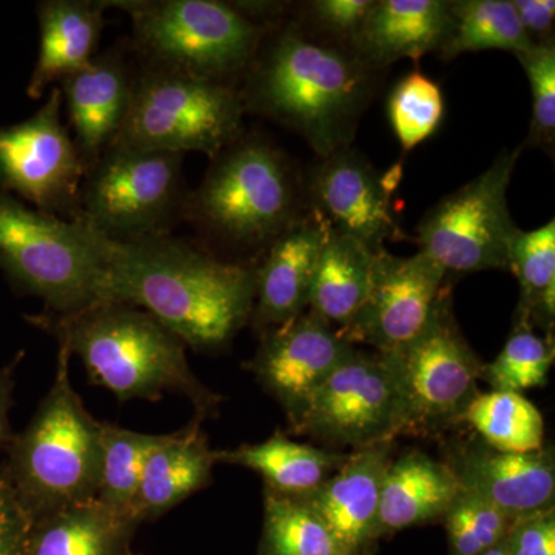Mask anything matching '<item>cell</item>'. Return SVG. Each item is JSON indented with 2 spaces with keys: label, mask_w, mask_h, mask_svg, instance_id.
Returning <instances> with one entry per match:
<instances>
[{
  "label": "cell",
  "mask_w": 555,
  "mask_h": 555,
  "mask_svg": "<svg viewBox=\"0 0 555 555\" xmlns=\"http://www.w3.org/2000/svg\"><path fill=\"white\" fill-rule=\"evenodd\" d=\"M61 109L54 87L30 118L0 127V189L43 214L75 219L87 170Z\"/></svg>",
  "instance_id": "13"
},
{
  "label": "cell",
  "mask_w": 555,
  "mask_h": 555,
  "mask_svg": "<svg viewBox=\"0 0 555 555\" xmlns=\"http://www.w3.org/2000/svg\"><path fill=\"white\" fill-rule=\"evenodd\" d=\"M347 455L291 440L281 430L261 443L215 451L217 465L255 470L264 480V488L292 496L309 494L323 485L345 465Z\"/></svg>",
  "instance_id": "26"
},
{
  "label": "cell",
  "mask_w": 555,
  "mask_h": 555,
  "mask_svg": "<svg viewBox=\"0 0 555 555\" xmlns=\"http://www.w3.org/2000/svg\"><path fill=\"white\" fill-rule=\"evenodd\" d=\"M514 518L480 496L462 491L444 514L449 555H483L502 543Z\"/></svg>",
  "instance_id": "35"
},
{
  "label": "cell",
  "mask_w": 555,
  "mask_h": 555,
  "mask_svg": "<svg viewBox=\"0 0 555 555\" xmlns=\"http://www.w3.org/2000/svg\"><path fill=\"white\" fill-rule=\"evenodd\" d=\"M158 440L159 436L155 434L134 433L109 423H101L96 499L116 513L131 517V506L137 499L145 460Z\"/></svg>",
  "instance_id": "32"
},
{
  "label": "cell",
  "mask_w": 555,
  "mask_h": 555,
  "mask_svg": "<svg viewBox=\"0 0 555 555\" xmlns=\"http://www.w3.org/2000/svg\"><path fill=\"white\" fill-rule=\"evenodd\" d=\"M449 276L423 254L401 258L386 248L375 255L371 287L363 306L339 335L356 346L393 352L414 341L451 295Z\"/></svg>",
  "instance_id": "14"
},
{
  "label": "cell",
  "mask_w": 555,
  "mask_h": 555,
  "mask_svg": "<svg viewBox=\"0 0 555 555\" xmlns=\"http://www.w3.org/2000/svg\"><path fill=\"white\" fill-rule=\"evenodd\" d=\"M507 555H555V509L514 518L505 540Z\"/></svg>",
  "instance_id": "38"
},
{
  "label": "cell",
  "mask_w": 555,
  "mask_h": 555,
  "mask_svg": "<svg viewBox=\"0 0 555 555\" xmlns=\"http://www.w3.org/2000/svg\"><path fill=\"white\" fill-rule=\"evenodd\" d=\"M301 214L297 171L261 137H240L214 156L181 210L201 232L241 248H268Z\"/></svg>",
  "instance_id": "5"
},
{
  "label": "cell",
  "mask_w": 555,
  "mask_h": 555,
  "mask_svg": "<svg viewBox=\"0 0 555 555\" xmlns=\"http://www.w3.org/2000/svg\"><path fill=\"white\" fill-rule=\"evenodd\" d=\"M452 27L451 2L377 0L352 42V53L371 69L443 49Z\"/></svg>",
  "instance_id": "21"
},
{
  "label": "cell",
  "mask_w": 555,
  "mask_h": 555,
  "mask_svg": "<svg viewBox=\"0 0 555 555\" xmlns=\"http://www.w3.org/2000/svg\"><path fill=\"white\" fill-rule=\"evenodd\" d=\"M134 46L153 67L229 83L247 73L266 27L250 7L218 0H118Z\"/></svg>",
  "instance_id": "7"
},
{
  "label": "cell",
  "mask_w": 555,
  "mask_h": 555,
  "mask_svg": "<svg viewBox=\"0 0 555 555\" xmlns=\"http://www.w3.org/2000/svg\"><path fill=\"white\" fill-rule=\"evenodd\" d=\"M292 430L352 452L393 443L403 434V401L389 357L377 350H353L320 387Z\"/></svg>",
  "instance_id": "12"
},
{
  "label": "cell",
  "mask_w": 555,
  "mask_h": 555,
  "mask_svg": "<svg viewBox=\"0 0 555 555\" xmlns=\"http://www.w3.org/2000/svg\"><path fill=\"white\" fill-rule=\"evenodd\" d=\"M520 284L516 321L553 331L555 318V221L518 229L509 250V269Z\"/></svg>",
  "instance_id": "28"
},
{
  "label": "cell",
  "mask_w": 555,
  "mask_h": 555,
  "mask_svg": "<svg viewBox=\"0 0 555 555\" xmlns=\"http://www.w3.org/2000/svg\"><path fill=\"white\" fill-rule=\"evenodd\" d=\"M356 349L337 327L308 309L262 332L261 345L248 369L294 427L320 387Z\"/></svg>",
  "instance_id": "15"
},
{
  "label": "cell",
  "mask_w": 555,
  "mask_h": 555,
  "mask_svg": "<svg viewBox=\"0 0 555 555\" xmlns=\"http://www.w3.org/2000/svg\"><path fill=\"white\" fill-rule=\"evenodd\" d=\"M387 109L393 133L409 152L436 133L443 118V94L437 82L415 69L397 83Z\"/></svg>",
  "instance_id": "34"
},
{
  "label": "cell",
  "mask_w": 555,
  "mask_h": 555,
  "mask_svg": "<svg viewBox=\"0 0 555 555\" xmlns=\"http://www.w3.org/2000/svg\"><path fill=\"white\" fill-rule=\"evenodd\" d=\"M375 255L360 241L332 230L318 259L308 309L338 331L349 326L367 297Z\"/></svg>",
  "instance_id": "27"
},
{
  "label": "cell",
  "mask_w": 555,
  "mask_h": 555,
  "mask_svg": "<svg viewBox=\"0 0 555 555\" xmlns=\"http://www.w3.org/2000/svg\"><path fill=\"white\" fill-rule=\"evenodd\" d=\"M98 236L107 301L145 310L185 346L219 349L251 320L257 269L222 261L169 233L124 241Z\"/></svg>",
  "instance_id": "1"
},
{
  "label": "cell",
  "mask_w": 555,
  "mask_h": 555,
  "mask_svg": "<svg viewBox=\"0 0 555 555\" xmlns=\"http://www.w3.org/2000/svg\"><path fill=\"white\" fill-rule=\"evenodd\" d=\"M0 270L50 315H72L107 301V268L96 230L25 206L0 189Z\"/></svg>",
  "instance_id": "6"
},
{
  "label": "cell",
  "mask_w": 555,
  "mask_h": 555,
  "mask_svg": "<svg viewBox=\"0 0 555 555\" xmlns=\"http://www.w3.org/2000/svg\"><path fill=\"white\" fill-rule=\"evenodd\" d=\"M398 179V169L379 175L356 150L343 147L313 169L309 192L334 232L378 251L403 236L390 203Z\"/></svg>",
  "instance_id": "16"
},
{
  "label": "cell",
  "mask_w": 555,
  "mask_h": 555,
  "mask_svg": "<svg viewBox=\"0 0 555 555\" xmlns=\"http://www.w3.org/2000/svg\"><path fill=\"white\" fill-rule=\"evenodd\" d=\"M451 295L429 326L389 357L403 401V434L429 436L462 422L476 398L485 363L452 313Z\"/></svg>",
  "instance_id": "11"
},
{
  "label": "cell",
  "mask_w": 555,
  "mask_h": 555,
  "mask_svg": "<svg viewBox=\"0 0 555 555\" xmlns=\"http://www.w3.org/2000/svg\"><path fill=\"white\" fill-rule=\"evenodd\" d=\"M372 69L297 25L280 30L246 73L244 108L298 131L321 158L349 147Z\"/></svg>",
  "instance_id": "2"
},
{
  "label": "cell",
  "mask_w": 555,
  "mask_h": 555,
  "mask_svg": "<svg viewBox=\"0 0 555 555\" xmlns=\"http://www.w3.org/2000/svg\"><path fill=\"white\" fill-rule=\"evenodd\" d=\"M462 422L495 451L537 452L545 448V422L524 393L478 392Z\"/></svg>",
  "instance_id": "29"
},
{
  "label": "cell",
  "mask_w": 555,
  "mask_h": 555,
  "mask_svg": "<svg viewBox=\"0 0 555 555\" xmlns=\"http://www.w3.org/2000/svg\"><path fill=\"white\" fill-rule=\"evenodd\" d=\"M215 465V451L198 416L184 429L160 434L145 460L131 517L141 525L169 513L207 488Z\"/></svg>",
  "instance_id": "22"
},
{
  "label": "cell",
  "mask_w": 555,
  "mask_h": 555,
  "mask_svg": "<svg viewBox=\"0 0 555 555\" xmlns=\"http://www.w3.org/2000/svg\"><path fill=\"white\" fill-rule=\"evenodd\" d=\"M182 156L109 145L87 170L78 217L112 240L167 233L181 215Z\"/></svg>",
  "instance_id": "9"
},
{
  "label": "cell",
  "mask_w": 555,
  "mask_h": 555,
  "mask_svg": "<svg viewBox=\"0 0 555 555\" xmlns=\"http://www.w3.org/2000/svg\"><path fill=\"white\" fill-rule=\"evenodd\" d=\"M241 91L184 73L153 67L131 82L129 109L112 145L217 156L241 137Z\"/></svg>",
  "instance_id": "8"
},
{
  "label": "cell",
  "mask_w": 555,
  "mask_h": 555,
  "mask_svg": "<svg viewBox=\"0 0 555 555\" xmlns=\"http://www.w3.org/2000/svg\"><path fill=\"white\" fill-rule=\"evenodd\" d=\"M375 0H317L309 3L310 20L320 30L352 46Z\"/></svg>",
  "instance_id": "37"
},
{
  "label": "cell",
  "mask_w": 555,
  "mask_h": 555,
  "mask_svg": "<svg viewBox=\"0 0 555 555\" xmlns=\"http://www.w3.org/2000/svg\"><path fill=\"white\" fill-rule=\"evenodd\" d=\"M138 526L100 500H86L38 518L25 555H131Z\"/></svg>",
  "instance_id": "25"
},
{
  "label": "cell",
  "mask_w": 555,
  "mask_h": 555,
  "mask_svg": "<svg viewBox=\"0 0 555 555\" xmlns=\"http://www.w3.org/2000/svg\"><path fill=\"white\" fill-rule=\"evenodd\" d=\"M30 321L78 356L91 383L105 387L120 403L178 393L188 398L201 420L219 404L217 393L193 374L188 346L145 310L100 301L72 315L47 313Z\"/></svg>",
  "instance_id": "3"
},
{
  "label": "cell",
  "mask_w": 555,
  "mask_h": 555,
  "mask_svg": "<svg viewBox=\"0 0 555 555\" xmlns=\"http://www.w3.org/2000/svg\"><path fill=\"white\" fill-rule=\"evenodd\" d=\"M483 555H507L505 543H499V545L492 547V550H489L488 553H485Z\"/></svg>",
  "instance_id": "42"
},
{
  "label": "cell",
  "mask_w": 555,
  "mask_h": 555,
  "mask_svg": "<svg viewBox=\"0 0 555 555\" xmlns=\"http://www.w3.org/2000/svg\"><path fill=\"white\" fill-rule=\"evenodd\" d=\"M463 488L447 463L409 449L390 460L379 499L378 535L443 520Z\"/></svg>",
  "instance_id": "23"
},
{
  "label": "cell",
  "mask_w": 555,
  "mask_h": 555,
  "mask_svg": "<svg viewBox=\"0 0 555 555\" xmlns=\"http://www.w3.org/2000/svg\"><path fill=\"white\" fill-rule=\"evenodd\" d=\"M521 27L535 43L553 39L554 0H511Z\"/></svg>",
  "instance_id": "40"
},
{
  "label": "cell",
  "mask_w": 555,
  "mask_h": 555,
  "mask_svg": "<svg viewBox=\"0 0 555 555\" xmlns=\"http://www.w3.org/2000/svg\"><path fill=\"white\" fill-rule=\"evenodd\" d=\"M24 352L17 353L5 366L0 367V448H9L11 438L10 412L14 404L16 389V371Z\"/></svg>",
  "instance_id": "41"
},
{
  "label": "cell",
  "mask_w": 555,
  "mask_h": 555,
  "mask_svg": "<svg viewBox=\"0 0 555 555\" xmlns=\"http://www.w3.org/2000/svg\"><path fill=\"white\" fill-rule=\"evenodd\" d=\"M447 465L463 491L480 496L517 518L554 507L555 460L553 448L537 452H502L470 441L452 449Z\"/></svg>",
  "instance_id": "17"
},
{
  "label": "cell",
  "mask_w": 555,
  "mask_h": 555,
  "mask_svg": "<svg viewBox=\"0 0 555 555\" xmlns=\"http://www.w3.org/2000/svg\"><path fill=\"white\" fill-rule=\"evenodd\" d=\"M451 33L441 49L447 60L483 50L518 54L535 43L521 27L511 0H459L451 2Z\"/></svg>",
  "instance_id": "30"
},
{
  "label": "cell",
  "mask_w": 555,
  "mask_h": 555,
  "mask_svg": "<svg viewBox=\"0 0 555 555\" xmlns=\"http://www.w3.org/2000/svg\"><path fill=\"white\" fill-rule=\"evenodd\" d=\"M261 555H345L324 521L299 496L264 488Z\"/></svg>",
  "instance_id": "31"
},
{
  "label": "cell",
  "mask_w": 555,
  "mask_h": 555,
  "mask_svg": "<svg viewBox=\"0 0 555 555\" xmlns=\"http://www.w3.org/2000/svg\"><path fill=\"white\" fill-rule=\"evenodd\" d=\"M133 76L118 51L94 57L89 67L60 82L73 141L86 170L115 142L129 109Z\"/></svg>",
  "instance_id": "20"
},
{
  "label": "cell",
  "mask_w": 555,
  "mask_h": 555,
  "mask_svg": "<svg viewBox=\"0 0 555 555\" xmlns=\"http://www.w3.org/2000/svg\"><path fill=\"white\" fill-rule=\"evenodd\" d=\"M392 460V443L358 449L323 485L301 495L345 555H372L379 540L383 478Z\"/></svg>",
  "instance_id": "18"
},
{
  "label": "cell",
  "mask_w": 555,
  "mask_h": 555,
  "mask_svg": "<svg viewBox=\"0 0 555 555\" xmlns=\"http://www.w3.org/2000/svg\"><path fill=\"white\" fill-rule=\"evenodd\" d=\"M69 358L60 345L53 385L27 427L11 438L2 469L35 520L96 499L101 423L72 385Z\"/></svg>",
  "instance_id": "4"
},
{
  "label": "cell",
  "mask_w": 555,
  "mask_h": 555,
  "mask_svg": "<svg viewBox=\"0 0 555 555\" xmlns=\"http://www.w3.org/2000/svg\"><path fill=\"white\" fill-rule=\"evenodd\" d=\"M331 232L327 219L312 207L266 248L251 313L257 331L281 326L308 310L318 259Z\"/></svg>",
  "instance_id": "19"
},
{
  "label": "cell",
  "mask_w": 555,
  "mask_h": 555,
  "mask_svg": "<svg viewBox=\"0 0 555 555\" xmlns=\"http://www.w3.org/2000/svg\"><path fill=\"white\" fill-rule=\"evenodd\" d=\"M521 149L506 150L483 173L444 196L418 225L420 254L449 276L509 269L518 228L507 207V189Z\"/></svg>",
  "instance_id": "10"
},
{
  "label": "cell",
  "mask_w": 555,
  "mask_h": 555,
  "mask_svg": "<svg viewBox=\"0 0 555 555\" xmlns=\"http://www.w3.org/2000/svg\"><path fill=\"white\" fill-rule=\"evenodd\" d=\"M555 358L553 335H539L518 323L494 361L485 364L481 379L495 392L525 393L546 385Z\"/></svg>",
  "instance_id": "33"
},
{
  "label": "cell",
  "mask_w": 555,
  "mask_h": 555,
  "mask_svg": "<svg viewBox=\"0 0 555 555\" xmlns=\"http://www.w3.org/2000/svg\"><path fill=\"white\" fill-rule=\"evenodd\" d=\"M528 76L532 94V122L529 142L553 145L555 137V46L554 39L534 43L516 54Z\"/></svg>",
  "instance_id": "36"
},
{
  "label": "cell",
  "mask_w": 555,
  "mask_h": 555,
  "mask_svg": "<svg viewBox=\"0 0 555 555\" xmlns=\"http://www.w3.org/2000/svg\"><path fill=\"white\" fill-rule=\"evenodd\" d=\"M35 521L0 469V555H25Z\"/></svg>",
  "instance_id": "39"
},
{
  "label": "cell",
  "mask_w": 555,
  "mask_h": 555,
  "mask_svg": "<svg viewBox=\"0 0 555 555\" xmlns=\"http://www.w3.org/2000/svg\"><path fill=\"white\" fill-rule=\"evenodd\" d=\"M104 2L46 0L38 5L39 53L27 94L39 100L53 83L89 67L96 57Z\"/></svg>",
  "instance_id": "24"
}]
</instances>
